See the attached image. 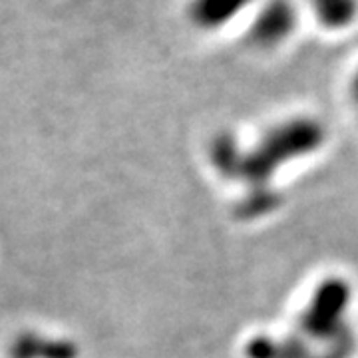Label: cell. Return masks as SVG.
I'll use <instances>...</instances> for the list:
<instances>
[{"label": "cell", "instance_id": "6da1fadb", "mask_svg": "<svg viewBox=\"0 0 358 358\" xmlns=\"http://www.w3.org/2000/svg\"><path fill=\"white\" fill-rule=\"evenodd\" d=\"M301 22L296 0H257L247 26L249 42L261 50L281 48L293 38Z\"/></svg>", "mask_w": 358, "mask_h": 358}, {"label": "cell", "instance_id": "7a4b0ae2", "mask_svg": "<svg viewBox=\"0 0 358 358\" xmlns=\"http://www.w3.org/2000/svg\"><path fill=\"white\" fill-rule=\"evenodd\" d=\"M257 0H185L189 24L201 32H219L255 8Z\"/></svg>", "mask_w": 358, "mask_h": 358}, {"label": "cell", "instance_id": "3957f363", "mask_svg": "<svg viewBox=\"0 0 358 358\" xmlns=\"http://www.w3.org/2000/svg\"><path fill=\"white\" fill-rule=\"evenodd\" d=\"M305 4L327 32H345L357 24L358 0H305Z\"/></svg>", "mask_w": 358, "mask_h": 358}, {"label": "cell", "instance_id": "277c9868", "mask_svg": "<svg viewBox=\"0 0 358 358\" xmlns=\"http://www.w3.org/2000/svg\"><path fill=\"white\" fill-rule=\"evenodd\" d=\"M350 98H352V102H355L358 110V68L357 72L352 74V80H350Z\"/></svg>", "mask_w": 358, "mask_h": 358}]
</instances>
